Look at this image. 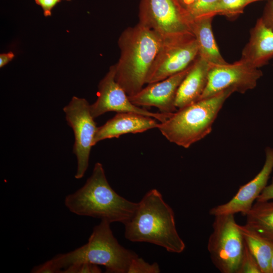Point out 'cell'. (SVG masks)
<instances>
[{
  "label": "cell",
  "mask_w": 273,
  "mask_h": 273,
  "mask_svg": "<svg viewBox=\"0 0 273 273\" xmlns=\"http://www.w3.org/2000/svg\"><path fill=\"white\" fill-rule=\"evenodd\" d=\"M237 273H261L257 260L249 251L246 243L244 253Z\"/></svg>",
  "instance_id": "obj_22"
},
{
  "label": "cell",
  "mask_w": 273,
  "mask_h": 273,
  "mask_svg": "<svg viewBox=\"0 0 273 273\" xmlns=\"http://www.w3.org/2000/svg\"><path fill=\"white\" fill-rule=\"evenodd\" d=\"M139 17L163 41L194 36L191 20L177 0H141Z\"/></svg>",
  "instance_id": "obj_6"
},
{
  "label": "cell",
  "mask_w": 273,
  "mask_h": 273,
  "mask_svg": "<svg viewBox=\"0 0 273 273\" xmlns=\"http://www.w3.org/2000/svg\"><path fill=\"white\" fill-rule=\"evenodd\" d=\"M252 1H253V2H256V1H259V0H252Z\"/></svg>",
  "instance_id": "obj_31"
},
{
  "label": "cell",
  "mask_w": 273,
  "mask_h": 273,
  "mask_svg": "<svg viewBox=\"0 0 273 273\" xmlns=\"http://www.w3.org/2000/svg\"><path fill=\"white\" fill-rule=\"evenodd\" d=\"M101 268L98 265L89 263L72 264L61 271V273H100Z\"/></svg>",
  "instance_id": "obj_24"
},
{
  "label": "cell",
  "mask_w": 273,
  "mask_h": 273,
  "mask_svg": "<svg viewBox=\"0 0 273 273\" xmlns=\"http://www.w3.org/2000/svg\"><path fill=\"white\" fill-rule=\"evenodd\" d=\"M66 119L75 138L73 152L77 160L75 177L81 178L88 166L89 154L98 127L90 113V105L84 99L73 97L63 108Z\"/></svg>",
  "instance_id": "obj_8"
},
{
  "label": "cell",
  "mask_w": 273,
  "mask_h": 273,
  "mask_svg": "<svg viewBox=\"0 0 273 273\" xmlns=\"http://www.w3.org/2000/svg\"><path fill=\"white\" fill-rule=\"evenodd\" d=\"M124 225V236L131 242L154 244L175 253L186 247L176 229L174 212L157 189L145 194Z\"/></svg>",
  "instance_id": "obj_1"
},
{
  "label": "cell",
  "mask_w": 273,
  "mask_h": 273,
  "mask_svg": "<svg viewBox=\"0 0 273 273\" xmlns=\"http://www.w3.org/2000/svg\"><path fill=\"white\" fill-rule=\"evenodd\" d=\"M199 56L194 36L163 41L150 68L146 83L157 82L180 72Z\"/></svg>",
  "instance_id": "obj_9"
},
{
  "label": "cell",
  "mask_w": 273,
  "mask_h": 273,
  "mask_svg": "<svg viewBox=\"0 0 273 273\" xmlns=\"http://www.w3.org/2000/svg\"><path fill=\"white\" fill-rule=\"evenodd\" d=\"M163 43L155 32L140 23L121 33L118 41L120 55L114 65L115 78L128 96L144 87Z\"/></svg>",
  "instance_id": "obj_2"
},
{
  "label": "cell",
  "mask_w": 273,
  "mask_h": 273,
  "mask_svg": "<svg viewBox=\"0 0 273 273\" xmlns=\"http://www.w3.org/2000/svg\"><path fill=\"white\" fill-rule=\"evenodd\" d=\"M62 0H34L35 3L39 6L46 17L50 16L54 7Z\"/></svg>",
  "instance_id": "obj_26"
},
{
  "label": "cell",
  "mask_w": 273,
  "mask_h": 273,
  "mask_svg": "<svg viewBox=\"0 0 273 273\" xmlns=\"http://www.w3.org/2000/svg\"><path fill=\"white\" fill-rule=\"evenodd\" d=\"M115 74L114 65L110 67L108 72L99 83L97 100L90 105V113L94 118L110 111L132 112L163 122L173 113L152 112L132 104L125 90L116 81Z\"/></svg>",
  "instance_id": "obj_11"
},
{
  "label": "cell",
  "mask_w": 273,
  "mask_h": 273,
  "mask_svg": "<svg viewBox=\"0 0 273 273\" xmlns=\"http://www.w3.org/2000/svg\"><path fill=\"white\" fill-rule=\"evenodd\" d=\"M260 18L264 24L273 31V0L268 1Z\"/></svg>",
  "instance_id": "obj_25"
},
{
  "label": "cell",
  "mask_w": 273,
  "mask_h": 273,
  "mask_svg": "<svg viewBox=\"0 0 273 273\" xmlns=\"http://www.w3.org/2000/svg\"><path fill=\"white\" fill-rule=\"evenodd\" d=\"M138 255L121 246L113 235L110 223L101 220L95 226L87 242L73 251L50 259L57 273L80 263L102 265L107 273H127L131 261Z\"/></svg>",
  "instance_id": "obj_4"
},
{
  "label": "cell",
  "mask_w": 273,
  "mask_h": 273,
  "mask_svg": "<svg viewBox=\"0 0 273 273\" xmlns=\"http://www.w3.org/2000/svg\"><path fill=\"white\" fill-rule=\"evenodd\" d=\"M235 214L215 216L207 249L211 260L221 273H237L245 243Z\"/></svg>",
  "instance_id": "obj_7"
},
{
  "label": "cell",
  "mask_w": 273,
  "mask_h": 273,
  "mask_svg": "<svg viewBox=\"0 0 273 273\" xmlns=\"http://www.w3.org/2000/svg\"><path fill=\"white\" fill-rule=\"evenodd\" d=\"M192 65L184 71L168 78L149 83L136 94L128 96L129 100L138 107H155L161 113L176 112L177 108L175 101L177 89Z\"/></svg>",
  "instance_id": "obj_13"
},
{
  "label": "cell",
  "mask_w": 273,
  "mask_h": 273,
  "mask_svg": "<svg viewBox=\"0 0 273 273\" xmlns=\"http://www.w3.org/2000/svg\"><path fill=\"white\" fill-rule=\"evenodd\" d=\"M198 0H177L180 6L185 10H188Z\"/></svg>",
  "instance_id": "obj_29"
},
{
  "label": "cell",
  "mask_w": 273,
  "mask_h": 273,
  "mask_svg": "<svg viewBox=\"0 0 273 273\" xmlns=\"http://www.w3.org/2000/svg\"><path fill=\"white\" fill-rule=\"evenodd\" d=\"M209 68L210 64L198 56L178 87L175 101L177 109L200 99L207 83Z\"/></svg>",
  "instance_id": "obj_16"
},
{
  "label": "cell",
  "mask_w": 273,
  "mask_h": 273,
  "mask_svg": "<svg viewBox=\"0 0 273 273\" xmlns=\"http://www.w3.org/2000/svg\"><path fill=\"white\" fill-rule=\"evenodd\" d=\"M160 271L157 263L150 264L137 256L130 262L127 273H159Z\"/></svg>",
  "instance_id": "obj_23"
},
{
  "label": "cell",
  "mask_w": 273,
  "mask_h": 273,
  "mask_svg": "<svg viewBox=\"0 0 273 273\" xmlns=\"http://www.w3.org/2000/svg\"><path fill=\"white\" fill-rule=\"evenodd\" d=\"M234 92L229 88L178 109L158 128L169 142L188 148L211 132L224 102Z\"/></svg>",
  "instance_id": "obj_5"
},
{
  "label": "cell",
  "mask_w": 273,
  "mask_h": 273,
  "mask_svg": "<svg viewBox=\"0 0 273 273\" xmlns=\"http://www.w3.org/2000/svg\"><path fill=\"white\" fill-rule=\"evenodd\" d=\"M265 153V162L259 172L250 181L242 186L229 202L212 208L209 210L210 215L215 216L239 212L246 215L267 186L273 170V148L266 147Z\"/></svg>",
  "instance_id": "obj_12"
},
{
  "label": "cell",
  "mask_w": 273,
  "mask_h": 273,
  "mask_svg": "<svg viewBox=\"0 0 273 273\" xmlns=\"http://www.w3.org/2000/svg\"><path fill=\"white\" fill-rule=\"evenodd\" d=\"M262 75L259 68L250 66L241 59L233 64L210 65L207 83L199 100L213 96L229 88L243 94L254 88Z\"/></svg>",
  "instance_id": "obj_10"
},
{
  "label": "cell",
  "mask_w": 273,
  "mask_h": 273,
  "mask_svg": "<svg viewBox=\"0 0 273 273\" xmlns=\"http://www.w3.org/2000/svg\"><path fill=\"white\" fill-rule=\"evenodd\" d=\"M270 268H271V273H273V247H272V255H271V262H270Z\"/></svg>",
  "instance_id": "obj_30"
},
{
  "label": "cell",
  "mask_w": 273,
  "mask_h": 273,
  "mask_svg": "<svg viewBox=\"0 0 273 273\" xmlns=\"http://www.w3.org/2000/svg\"><path fill=\"white\" fill-rule=\"evenodd\" d=\"M64 1H70V0H64Z\"/></svg>",
  "instance_id": "obj_32"
},
{
  "label": "cell",
  "mask_w": 273,
  "mask_h": 273,
  "mask_svg": "<svg viewBox=\"0 0 273 273\" xmlns=\"http://www.w3.org/2000/svg\"><path fill=\"white\" fill-rule=\"evenodd\" d=\"M245 242L259 264L261 273H271L270 262L273 243L263 238L246 225L239 224Z\"/></svg>",
  "instance_id": "obj_19"
},
{
  "label": "cell",
  "mask_w": 273,
  "mask_h": 273,
  "mask_svg": "<svg viewBox=\"0 0 273 273\" xmlns=\"http://www.w3.org/2000/svg\"><path fill=\"white\" fill-rule=\"evenodd\" d=\"M219 0H198L187 11L192 20L206 16L214 8Z\"/></svg>",
  "instance_id": "obj_21"
},
{
  "label": "cell",
  "mask_w": 273,
  "mask_h": 273,
  "mask_svg": "<svg viewBox=\"0 0 273 273\" xmlns=\"http://www.w3.org/2000/svg\"><path fill=\"white\" fill-rule=\"evenodd\" d=\"M252 2H253L252 0H219L206 16L213 17L222 15L233 17L242 13L244 7Z\"/></svg>",
  "instance_id": "obj_20"
},
{
  "label": "cell",
  "mask_w": 273,
  "mask_h": 273,
  "mask_svg": "<svg viewBox=\"0 0 273 273\" xmlns=\"http://www.w3.org/2000/svg\"><path fill=\"white\" fill-rule=\"evenodd\" d=\"M64 204L75 214L123 224L131 217L138 206V203L126 199L112 188L99 162L95 164L84 185L66 196Z\"/></svg>",
  "instance_id": "obj_3"
},
{
  "label": "cell",
  "mask_w": 273,
  "mask_h": 273,
  "mask_svg": "<svg viewBox=\"0 0 273 273\" xmlns=\"http://www.w3.org/2000/svg\"><path fill=\"white\" fill-rule=\"evenodd\" d=\"M273 58V31L260 18L250 31L249 40L243 49L241 59L259 68Z\"/></svg>",
  "instance_id": "obj_15"
},
{
  "label": "cell",
  "mask_w": 273,
  "mask_h": 273,
  "mask_svg": "<svg viewBox=\"0 0 273 273\" xmlns=\"http://www.w3.org/2000/svg\"><path fill=\"white\" fill-rule=\"evenodd\" d=\"M271 200H273V177L270 184L265 187L256 199V201L262 202Z\"/></svg>",
  "instance_id": "obj_27"
},
{
  "label": "cell",
  "mask_w": 273,
  "mask_h": 273,
  "mask_svg": "<svg viewBox=\"0 0 273 273\" xmlns=\"http://www.w3.org/2000/svg\"><path fill=\"white\" fill-rule=\"evenodd\" d=\"M213 17L205 16L191 22L192 33L199 49V56L210 65H222L228 63L221 55L212 29Z\"/></svg>",
  "instance_id": "obj_17"
},
{
  "label": "cell",
  "mask_w": 273,
  "mask_h": 273,
  "mask_svg": "<svg viewBox=\"0 0 273 273\" xmlns=\"http://www.w3.org/2000/svg\"><path fill=\"white\" fill-rule=\"evenodd\" d=\"M147 116L132 112L117 114L104 124L98 127L94 141V145L107 139L118 138L126 133H141L158 128L160 123Z\"/></svg>",
  "instance_id": "obj_14"
},
{
  "label": "cell",
  "mask_w": 273,
  "mask_h": 273,
  "mask_svg": "<svg viewBox=\"0 0 273 273\" xmlns=\"http://www.w3.org/2000/svg\"><path fill=\"white\" fill-rule=\"evenodd\" d=\"M15 57L12 52L3 53L0 55V67L2 68L10 62Z\"/></svg>",
  "instance_id": "obj_28"
},
{
  "label": "cell",
  "mask_w": 273,
  "mask_h": 273,
  "mask_svg": "<svg viewBox=\"0 0 273 273\" xmlns=\"http://www.w3.org/2000/svg\"><path fill=\"white\" fill-rule=\"evenodd\" d=\"M268 1H269V0H268Z\"/></svg>",
  "instance_id": "obj_33"
},
{
  "label": "cell",
  "mask_w": 273,
  "mask_h": 273,
  "mask_svg": "<svg viewBox=\"0 0 273 273\" xmlns=\"http://www.w3.org/2000/svg\"><path fill=\"white\" fill-rule=\"evenodd\" d=\"M245 216L248 228L273 243V200L256 201Z\"/></svg>",
  "instance_id": "obj_18"
}]
</instances>
